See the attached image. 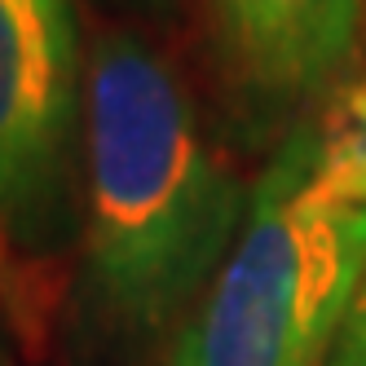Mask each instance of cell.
Here are the masks:
<instances>
[{
    "instance_id": "277c9868",
    "label": "cell",
    "mask_w": 366,
    "mask_h": 366,
    "mask_svg": "<svg viewBox=\"0 0 366 366\" xmlns=\"http://www.w3.org/2000/svg\"><path fill=\"white\" fill-rule=\"evenodd\" d=\"M221 75L256 111H309L353 84L366 0H207Z\"/></svg>"
},
{
    "instance_id": "8992f818",
    "label": "cell",
    "mask_w": 366,
    "mask_h": 366,
    "mask_svg": "<svg viewBox=\"0 0 366 366\" xmlns=\"http://www.w3.org/2000/svg\"><path fill=\"white\" fill-rule=\"evenodd\" d=\"M119 5H142V9H159V5H168V0H119Z\"/></svg>"
},
{
    "instance_id": "7a4b0ae2",
    "label": "cell",
    "mask_w": 366,
    "mask_h": 366,
    "mask_svg": "<svg viewBox=\"0 0 366 366\" xmlns=\"http://www.w3.org/2000/svg\"><path fill=\"white\" fill-rule=\"evenodd\" d=\"M366 265V80L287 128L168 366H322Z\"/></svg>"
},
{
    "instance_id": "5b68a950",
    "label": "cell",
    "mask_w": 366,
    "mask_h": 366,
    "mask_svg": "<svg viewBox=\"0 0 366 366\" xmlns=\"http://www.w3.org/2000/svg\"><path fill=\"white\" fill-rule=\"evenodd\" d=\"M322 366H366V265H362V278L353 287L345 318H340V327L331 335V349H327Z\"/></svg>"
},
{
    "instance_id": "3957f363",
    "label": "cell",
    "mask_w": 366,
    "mask_h": 366,
    "mask_svg": "<svg viewBox=\"0 0 366 366\" xmlns=\"http://www.w3.org/2000/svg\"><path fill=\"white\" fill-rule=\"evenodd\" d=\"M84 71L71 0H0V234L14 243L66 229Z\"/></svg>"
},
{
    "instance_id": "6da1fadb",
    "label": "cell",
    "mask_w": 366,
    "mask_h": 366,
    "mask_svg": "<svg viewBox=\"0 0 366 366\" xmlns=\"http://www.w3.org/2000/svg\"><path fill=\"white\" fill-rule=\"evenodd\" d=\"M247 203L177 66L133 31H102L84 71V260L97 305L133 335L186 322Z\"/></svg>"
},
{
    "instance_id": "52a82bcc",
    "label": "cell",
    "mask_w": 366,
    "mask_h": 366,
    "mask_svg": "<svg viewBox=\"0 0 366 366\" xmlns=\"http://www.w3.org/2000/svg\"><path fill=\"white\" fill-rule=\"evenodd\" d=\"M0 366H5V345H0Z\"/></svg>"
}]
</instances>
